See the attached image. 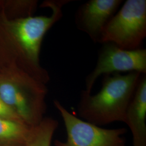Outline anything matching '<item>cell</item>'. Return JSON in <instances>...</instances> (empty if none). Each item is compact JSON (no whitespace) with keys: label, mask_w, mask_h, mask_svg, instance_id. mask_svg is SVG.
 <instances>
[{"label":"cell","mask_w":146,"mask_h":146,"mask_svg":"<svg viewBox=\"0 0 146 146\" xmlns=\"http://www.w3.org/2000/svg\"><path fill=\"white\" fill-rule=\"evenodd\" d=\"M100 49L96 66L85 80V89L91 93L95 82L102 75L120 72L146 74V49L125 50L111 43H104Z\"/></svg>","instance_id":"6"},{"label":"cell","mask_w":146,"mask_h":146,"mask_svg":"<svg viewBox=\"0 0 146 146\" xmlns=\"http://www.w3.org/2000/svg\"><path fill=\"white\" fill-rule=\"evenodd\" d=\"M0 117L12 120H22L7 105L0 96Z\"/></svg>","instance_id":"12"},{"label":"cell","mask_w":146,"mask_h":146,"mask_svg":"<svg viewBox=\"0 0 146 146\" xmlns=\"http://www.w3.org/2000/svg\"><path fill=\"white\" fill-rule=\"evenodd\" d=\"M37 4L35 0L2 1V9L8 19H17L33 15Z\"/></svg>","instance_id":"11"},{"label":"cell","mask_w":146,"mask_h":146,"mask_svg":"<svg viewBox=\"0 0 146 146\" xmlns=\"http://www.w3.org/2000/svg\"><path fill=\"white\" fill-rule=\"evenodd\" d=\"M62 119L67 140H55V146H125V128L106 129L79 119L70 113L58 100L53 102Z\"/></svg>","instance_id":"5"},{"label":"cell","mask_w":146,"mask_h":146,"mask_svg":"<svg viewBox=\"0 0 146 146\" xmlns=\"http://www.w3.org/2000/svg\"><path fill=\"white\" fill-rule=\"evenodd\" d=\"M122 0H90L80 5L75 14V25L93 42L100 43L104 27L119 10Z\"/></svg>","instance_id":"7"},{"label":"cell","mask_w":146,"mask_h":146,"mask_svg":"<svg viewBox=\"0 0 146 146\" xmlns=\"http://www.w3.org/2000/svg\"><path fill=\"white\" fill-rule=\"evenodd\" d=\"M146 76L142 74L125 113L133 146H146Z\"/></svg>","instance_id":"8"},{"label":"cell","mask_w":146,"mask_h":146,"mask_svg":"<svg viewBox=\"0 0 146 146\" xmlns=\"http://www.w3.org/2000/svg\"><path fill=\"white\" fill-rule=\"evenodd\" d=\"M1 6H2V1L0 0V9L1 8Z\"/></svg>","instance_id":"13"},{"label":"cell","mask_w":146,"mask_h":146,"mask_svg":"<svg viewBox=\"0 0 146 146\" xmlns=\"http://www.w3.org/2000/svg\"><path fill=\"white\" fill-rule=\"evenodd\" d=\"M142 75L131 72L105 75L98 93L81 92L77 107L78 115L100 127L114 122H124L127 108Z\"/></svg>","instance_id":"3"},{"label":"cell","mask_w":146,"mask_h":146,"mask_svg":"<svg viewBox=\"0 0 146 146\" xmlns=\"http://www.w3.org/2000/svg\"><path fill=\"white\" fill-rule=\"evenodd\" d=\"M146 37V0H127L104 27L100 43L136 50L141 48Z\"/></svg>","instance_id":"4"},{"label":"cell","mask_w":146,"mask_h":146,"mask_svg":"<svg viewBox=\"0 0 146 146\" xmlns=\"http://www.w3.org/2000/svg\"><path fill=\"white\" fill-rule=\"evenodd\" d=\"M31 127L22 121L0 117V146H25Z\"/></svg>","instance_id":"9"},{"label":"cell","mask_w":146,"mask_h":146,"mask_svg":"<svg viewBox=\"0 0 146 146\" xmlns=\"http://www.w3.org/2000/svg\"><path fill=\"white\" fill-rule=\"evenodd\" d=\"M58 126L57 120L44 117L39 123L31 127L25 146H51L52 137Z\"/></svg>","instance_id":"10"},{"label":"cell","mask_w":146,"mask_h":146,"mask_svg":"<svg viewBox=\"0 0 146 146\" xmlns=\"http://www.w3.org/2000/svg\"><path fill=\"white\" fill-rule=\"evenodd\" d=\"M71 0H48L41 7L49 8L50 15L8 19L0 9V31L22 68L32 77L47 84L48 72L40 63L42 41L48 31L63 16V8Z\"/></svg>","instance_id":"1"},{"label":"cell","mask_w":146,"mask_h":146,"mask_svg":"<svg viewBox=\"0 0 146 146\" xmlns=\"http://www.w3.org/2000/svg\"><path fill=\"white\" fill-rule=\"evenodd\" d=\"M48 89L21 68L14 55L0 52V96L23 122L33 127L44 117Z\"/></svg>","instance_id":"2"}]
</instances>
